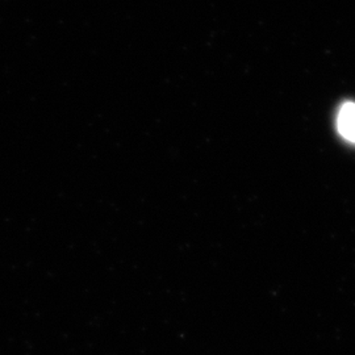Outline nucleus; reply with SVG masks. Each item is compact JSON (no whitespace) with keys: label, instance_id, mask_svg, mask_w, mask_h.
Listing matches in <instances>:
<instances>
[{"label":"nucleus","instance_id":"f257e3e1","mask_svg":"<svg viewBox=\"0 0 355 355\" xmlns=\"http://www.w3.org/2000/svg\"><path fill=\"white\" fill-rule=\"evenodd\" d=\"M337 129L343 139L355 144V103H343L337 114Z\"/></svg>","mask_w":355,"mask_h":355}]
</instances>
